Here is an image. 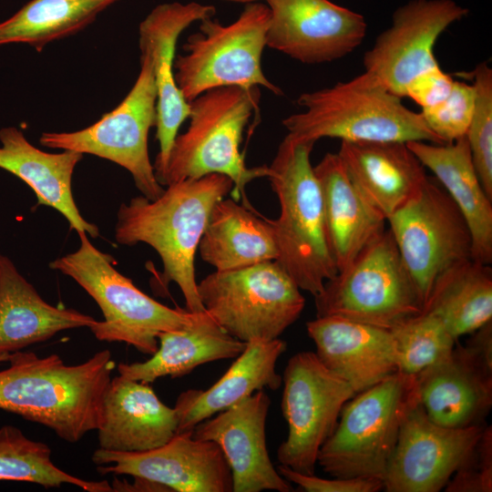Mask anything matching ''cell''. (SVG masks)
<instances>
[{"instance_id": "8fae6325", "label": "cell", "mask_w": 492, "mask_h": 492, "mask_svg": "<svg viewBox=\"0 0 492 492\" xmlns=\"http://www.w3.org/2000/svg\"><path fill=\"white\" fill-rule=\"evenodd\" d=\"M157 86L150 56L140 52V71L124 99L93 125L72 132H44L42 146L108 159L132 176L140 193L156 200L163 191L148 149L149 129L156 126Z\"/></svg>"}, {"instance_id": "d6986e66", "label": "cell", "mask_w": 492, "mask_h": 492, "mask_svg": "<svg viewBox=\"0 0 492 492\" xmlns=\"http://www.w3.org/2000/svg\"><path fill=\"white\" fill-rule=\"evenodd\" d=\"M270 405L268 395L259 390L193 429L194 437L220 446L231 469L232 492L292 491L269 456L265 427Z\"/></svg>"}, {"instance_id": "7a4b0ae2", "label": "cell", "mask_w": 492, "mask_h": 492, "mask_svg": "<svg viewBox=\"0 0 492 492\" xmlns=\"http://www.w3.org/2000/svg\"><path fill=\"white\" fill-rule=\"evenodd\" d=\"M232 189L227 176L209 174L171 183L156 200L134 197L118 210L117 242L153 248L163 265V283L179 286L189 312L205 310L198 292L195 255L213 207Z\"/></svg>"}, {"instance_id": "52a82bcc", "label": "cell", "mask_w": 492, "mask_h": 492, "mask_svg": "<svg viewBox=\"0 0 492 492\" xmlns=\"http://www.w3.org/2000/svg\"><path fill=\"white\" fill-rule=\"evenodd\" d=\"M79 248L52 261V270L72 278L97 303L104 320L89 327L103 342H119L145 354H153L160 333L190 325L196 313L171 308L139 290L118 272L113 258L97 249L87 233L78 234Z\"/></svg>"}, {"instance_id": "e0dca14e", "label": "cell", "mask_w": 492, "mask_h": 492, "mask_svg": "<svg viewBox=\"0 0 492 492\" xmlns=\"http://www.w3.org/2000/svg\"><path fill=\"white\" fill-rule=\"evenodd\" d=\"M270 9L266 46L303 64L340 59L367 31L364 17L330 0H264Z\"/></svg>"}, {"instance_id": "603a6c76", "label": "cell", "mask_w": 492, "mask_h": 492, "mask_svg": "<svg viewBox=\"0 0 492 492\" xmlns=\"http://www.w3.org/2000/svg\"><path fill=\"white\" fill-rule=\"evenodd\" d=\"M337 153L359 190L385 220L414 198L428 179L405 142L342 141Z\"/></svg>"}, {"instance_id": "ac0fdd59", "label": "cell", "mask_w": 492, "mask_h": 492, "mask_svg": "<svg viewBox=\"0 0 492 492\" xmlns=\"http://www.w3.org/2000/svg\"><path fill=\"white\" fill-rule=\"evenodd\" d=\"M419 404L436 424H483L492 406V354L471 340L415 375Z\"/></svg>"}, {"instance_id": "8d00e7d4", "label": "cell", "mask_w": 492, "mask_h": 492, "mask_svg": "<svg viewBox=\"0 0 492 492\" xmlns=\"http://www.w3.org/2000/svg\"><path fill=\"white\" fill-rule=\"evenodd\" d=\"M446 492L492 491V430L485 427L471 457L452 476Z\"/></svg>"}, {"instance_id": "1f68e13d", "label": "cell", "mask_w": 492, "mask_h": 492, "mask_svg": "<svg viewBox=\"0 0 492 492\" xmlns=\"http://www.w3.org/2000/svg\"><path fill=\"white\" fill-rule=\"evenodd\" d=\"M118 0H31L0 23V46L27 44L40 52L75 35Z\"/></svg>"}, {"instance_id": "277c9868", "label": "cell", "mask_w": 492, "mask_h": 492, "mask_svg": "<svg viewBox=\"0 0 492 492\" xmlns=\"http://www.w3.org/2000/svg\"><path fill=\"white\" fill-rule=\"evenodd\" d=\"M297 104L303 110L285 118L282 125L287 134L298 138L444 144L420 112L405 107L401 97L365 71L333 87L304 92Z\"/></svg>"}, {"instance_id": "5bb4252c", "label": "cell", "mask_w": 492, "mask_h": 492, "mask_svg": "<svg viewBox=\"0 0 492 492\" xmlns=\"http://www.w3.org/2000/svg\"><path fill=\"white\" fill-rule=\"evenodd\" d=\"M467 12L453 0H413L402 5L394 13L391 26L365 52L364 71L405 97L409 83L438 64L434 46L441 34Z\"/></svg>"}, {"instance_id": "30bf717a", "label": "cell", "mask_w": 492, "mask_h": 492, "mask_svg": "<svg viewBox=\"0 0 492 492\" xmlns=\"http://www.w3.org/2000/svg\"><path fill=\"white\" fill-rule=\"evenodd\" d=\"M201 303L230 335L273 340L301 315L302 290L277 261L208 274L198 282Z\"/></svg>"}, {"instance_id": "4fadbf2b", "label": "cell", "mask_w": 492, "mask_h": 492, "mask_svg": "<svg viewBox=\"0 0 492 492\" xmlns=\"http://www.w3.org/2000/svg\"><path fill=\"white\" fill-rule=\"evenodd\" d=\"M282 384L281 408L288 435L278 447L277 459L297 472L314 474L320 449L334 431L344 404L355 393L310 351L289 359Z\"/></svg>"}, {"instance_id": "3957f363", "label": "cell", "mask_w": 492, "mask_h": 492, "mask_svg": "<svg viewBox=\"0 0 492 492\" xmlns=\"http://www.w3.org/2000/svg\"><path fill=\"white\" fill-rule=\"evenodd\" d=\"M315 142L289 134L268 166L280 215L270 220L277 261L302 291L313 297L337 273L326 234L322 193L310 156Z\"/></svg>"}, {"instance_id": "484cf974", "label": "cell", "mask_w": 492, "mask_h": 492, "mask_svg": "<svg viewBox=\"0 0 492 492\" xmlns=\"http://www.w3.org/2000/svg\"><path fill=\"white\" fill-rule=\"evenodd\" d=\"M0 169L26 183L38 204L57 210L77 234L87 233L94 239L99 235L97 226L85 220L73 197L72 177L83 154L43 151L15 127L0 129Z\"/></svg>"}, {"instance_id": "f546056e", "label": "cell", "mask_w": 492, "mask_h": 492, "mask_svg": "<svg viewBox=\"0 0 492 492\" xmlns=\"http://www.w3.org/2000/svg\"><path fill=\"white\" fill-rule=\"evenodd\" d=\"M198 251L202 261L219 272L278 258L270 220L233 199H222L215 204Z\"/></svg>"}, {"instance_id": "ba28073f", "label": "cell", "mask_w": 492, "mask_h": 492, "mask_svg": "<svg viewBox=\"0 0 492 492\" xmlns=\"http://www.w3.org/2000/svg\"><path fill=\"white\" fill-rule=\"evenodd\" d=\"M270 17L268 5L255 2L229 25L213 17L200 21L199 31L183 44L184 54L174 60L175 81L185 100L223 87H262L282 95L261 67Z\"/></svg>"}, {"instance_id": "74e56055", "label": "cell", "mask_w": 492, "mask_h": 492, "mask_svg": "<svg viewBox=\"0 0 492 492\" xmlns=\"http://www.w3.org/2000/svg\"><path fill=\"white\" fill-rule=\"evenodd\" d=\"M277 470L287 481L307 492H377L384 488V482L374 478L328 479L314 474H302L282 465H280Z\"/></svg>"}, {"instance_id": "60d3db41", "label": "cell", "mask_w": 492, "mask_h": 492, "mask_svg": "<svg viewBox=\"0 0 492 492\" xmlns=\"http://www.w3.org/2000/svg\"><path fill=\"white\" fill-rule=\"evenodd\" d=\"M225 1H228V2H233V3H242V4H251V3H255V2H259L260 0H225Z\"/></svg>"}, {"instance_id": "4316f807", "label": "cell", "mask_w": 492, "mask_h": 492, "mask_svg": "<svg viewBox=\"0 0 492 492\" xmlns=\"http://www.w3.org/2000/svg\"><path fill=\"white\" fill-rule=\"evenodd\" d=\"M96 322L88 314L46 302L0 252V356L45 342L61 331L89 328Z\"/></svg>"}, {"instance_id": "9a60e30c", "label": "cell", "mask_w": 492, "mask_h": 492, "mask_svg": "<svg viewBox=\"0 0 492 492\" xmlns=\"http://www.w3.org/2000/svg\"><path fill=\"white\" fill-rule=\"evenodd\" d=\"M483 424L452 428L434 423L417 405L404 421L388 463L387 492H438L471 457Z\"/></svg>"}, {"instance_id": "d590c367", "label": "cell", "mask_w": 492, "mask_h": 492, "mask_svg": "<svg viewBox=\"0 0 492 492\" xmlns=\"http://www.w3.org/2000/svg\"><path fill=\"white\" fill-rule=\"evenodd\" d=\"M475 89L472 84L454 81L447 97L439 104L421 110V115L432 132L445 143L466 137L475 108Z\"/></svg>"}, {"instance_id": "cb8c5ba5", "label": "cell", "mask_w": 492, "mask_h": 492, "mask_svg": "<svg viewBox=\"0 0 492 492\" xmlns=\"http://www.w3.org/2000/svg\"><path fill=\"white\" fill-rule=\"evenodd\" d=\"M318 179L329 246L337 272L385 230V218L365 199L338 153H326L313 167Z\"/></svg>"}, {"instance_id": "d4e9b609", "label": "cell", "mask_w": 492, "mask_h": 492, "mask_svg": "<svg viewBox=\"0 0 492 492\" xmlns=\"http://www.w3.org/2000/svg\"><path fill=\"white\" fill-rule=\"evenodd\" d=\"M286 348V342L280 338L250 341L214 384L206 390L190 389L179 394L174 405L177 434L192 432L202 421L256 391L279 389L282 376L277 373L276 364Z\"/></svg>"}, {"instance_id": "7c38bea8", "label": "cell", "mask_w": 492, "mask_h": 492, "mask_svg": "<svg viewBox=\"0 0 492 492\" xmlns=\"http://www.w3.org/2000/svg\"><path fill=\"white\" fill-rule=\"evenodd\" d=\"M386 222L424 304L441 273L472 259L469 228L447 192L433 178L428 177L420 191Z\"/></svg>"}, {"instance_id": "8992f818", "label": "cell", "mask_w": 492, "mask_h": 492, "mask_svg": "<svg viewBox=\"0 0 492 492\" xmlns=\"http://www.w3.org/2000/svg\"><path fill=\"white\" fill-rule=\"evenodd\" d=\"M417 405L415 375L400 371L355 394L320 449L317 465L333 477L384 482L402 425Z\"/></svg>"}, {"instance_id": "44dd1931", "label": "cell", "mask_w": 492, "mask_h": 492, "mask_svg": "<svg viewBox=\"0 0 492 492\" xmlns=\"http://www.w3.org/2000/svg\"><path fill=\"white\" fill-rule=\"evenodd\" d=\"M319 361L360 393L398 371L390 330L340 316H316L306 323Z\"/></svg>"}, {"instance_id": "f35d334b", "label": "cell", "mask_w": 492, "mask_h": 492, "mask_svg": "<svg viewBox=\"0 0 492 492\" xmlns=\"http://www.w3.org/2000/svg\"><path fill=\"white\" fill-rule=\"evenodd\" d=\"M454 81L453 77L436 64L420 73L409 83L405 97L411 98L422 109L431 108L447 97Z\"/></svg>"}, {"instance_id": "836d02e7", "label": "cell", "mask_w": 492, "mask_h": 492, "mask_svg": "<svg viewBox=\"0 0 492 492\" xmlns=\"http://www.w3.org/2000/svg\"><path fill=\"white\" fill-rule=\"evenodd\" d=\"M390 331L398 371L412 375L449 354L458 340L437 317L423 312Z\"/></svg>"}, {"instance_id": "4dcf8cb0", "label": "cell", "mask_w": 492, "mask_h": 492, "mask_svg": "<svg viewBox=\"0 0 492 492\" xmlns=\"http://www.w3.org/2000/svg\"><path fill=\"white\" fill-rule=\"evenodd\" d=\"M423 313L437 317L458 339L492 321V269L468 259L436 280Z\"/></svg>"}, {"instance_id": "7402d4cb", "label": "cell", "mask_w": 492, "mask_h": 492, "mask_svg": "<svg viewBox=\"0 0 492 492\" xmlns=\"http://www.w3.org/2000/svg\"><path fill=\"white\" fill-rule=\"evenodd\" d=\"M178 415L147 383L111 377L97 428L98 448L145 452L165 445L176 434Z\"/></svg>"}, {"instance_id": "9c48e42d", "label": "cell", "mask_w": 492, "mask_h": 492, "mask_svg": "<svg viewBox=\"0 0 492 492\" xmlns=\"http://www.w3.org/2000/svg\"><path fill=\"white\" fill-rule=\"evenodd\" d=\"M316 316H340L392 330L419 314L422 298L385 229L314 296Z\"/></svg>"}, {"instance_id": "f1b7e54d", "label": "cell", "mask_w": 492, "mask_h": 492, "mask_svg": "<svg viewBox=\"0 0 492 492\" xmlns=\"http://www.w3.org/2000/svg\"><path fill=\"white\" fill-rule=\"evenodd\" d=\"M158 341L157 351L147 361L119 364V375L147 384L164 376L179 378L207 363L236 358L246 346L205 310L196 313L185 328L160 333Z\"/></svg>"}, {"instance_id": "ab89813d", "label": "cell", "mask_w": 492, "mask_h": 492, "mask_svg": "<svg viewBox=\"0 0 492 492\" xmlns=\"http://www.w3.org/2000/svg\"><path fill=\"white\" fill-rule=\"evenodd\" d=\"M133 477L134 481L131 483L116 479L111 485L113 491H169L167 487L158 483L138 477Z\"/></svg>"}, {"instance_id": "2e32d148", "label": "cell", "mask_w": 492, "mask_h": 492, "mask_svg": "<svg viewBox=\"0 0 492 492\" xmlns=\"http://www.w3.org/2000/svg\"><path fill=\"white\" fill-rule=\"evenodd\" d=\"M193 432V431H192ZM176 434L169 442L145 452L97 448L91 460L100 475H128L176 492H232V477L220 446L193 436Z\"/></svg>"}, {"instance_id": "ffe728a7", "label": "cell", "mask_w": 492, "mask_h": 492, "mask_svg": "<svg viewBox=\"0 0 492 492\" xmlns=\"http://www.w3.org/2000/svg\"><path fill=\"white\" fill-rule=\"evenodd\" d=\"M216 8L198 2L165 3L157 5L139 25V49L154 66L157 86L156 138L159 151L153 164L158 181L162 177L170 149L181 124L190 116L174 77L176 44L180 34L194 22L213 17Z\"/></svg>"}, {"instance_id": "e575fe53", "label": "cell", "mask_w": 492, "mask_h": 492, "mask_svg": "<svg viewBox=\"0 0 492 492\" xmlns=\"http://www.w3.org/2000/svg\"><path fill=\"white\" fill-rule=\"evenodd\" d=\"M470 75L476 98L466 137L481 185L492 200V69L480 62Z\"/></svg>"}, {"instance_id": "d6a6232c", "label": "cell", "mask_w": 492, "mask_h": 492, "mask_svg": "<svg viewBox=\"0 0 492 492\" xmlns=\"http://www.w3.org/2000/svg\"><path fill=\"white\" fill-rule=\"evenodd\" d=\"M23 481L45 488L64 484L77 486L88 492H112L107 481H88L58 468L51 460L50 447L26 437L13 425L0 428V481Z\"/></svg>"}, {"instance_id": "6da1fadb", "label": "cell", "mask_w": 492, "mask_h": 492, "mask_svg": "<svg viewBox=\"0 0 492 492\" xmlns=\"http://www.w3.org/2000/svg\"><path fill=\"white\" fill-rule=\"evenodd\" d=\"M0 371V409L48 427L77 443L102 421L103 398L115 362L108 350L78 364H67L56 354H9Z\"/></svg>"}, {"instance_id": "5b68a950", "label": "cell", "mask_w": 492, "mask_h": 492, "mask_svg": "<svg viewBox=\"0 0 492 492\" xmlns=\"http://www.w3.org/2000/svg\"><path fill=\"white\" fill-rule=\"evenodd\" d=\"M259 87H223L205 91L190 102V125L177 135L170 149L162 186L209 174H221L233 182L231 195L242 199L246 185L266 177L268 166L248 168L241 153L243 131L259 108Z\"/></svg>"}, {"instance_id": "b9f144b4", "label": "cell", "mask_w": 492, "mask_h": 492, "mask_svg": "<svg viewBox=\"0 0 492 492\" xmlns=\"http://www.w3.org/2000/svg\"><path fill=\"white\" fill-rule=\"evenodd\" d=\"M8 357H9V355H7V356H0V364H1V363L7 362V361H8Z\"/></svg>"}, {"instance_id": "83f0119b", "label": "cell", "mask_w": 492, "mask_h": 492, "mask_svg": "<svg viewBox=\"0 0 492 492\" xmlns=\"http://www.w3.org/2000/svg\"><path fill=\"white\" fill-rule=\"evenodd\" d=\"M435 175L463 215L471 233L472 260L492 262V200L475 169L466 137L445 144L406 142Z\"/></svg>"}]
</instances>
